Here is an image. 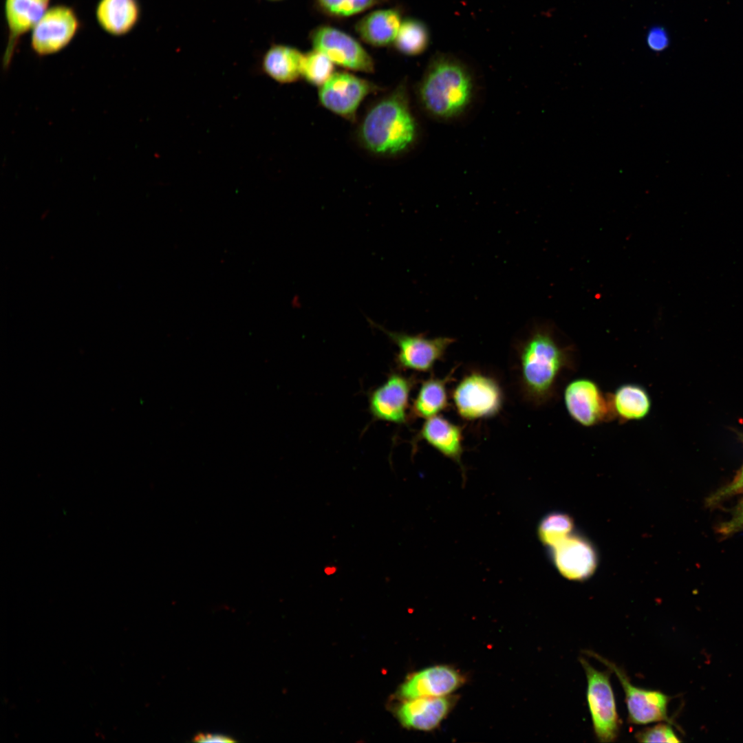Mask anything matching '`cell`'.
Masks as SVG:
<instances>
[{
	"label": "cell",
	"mask_w": 743,
	"mask_h": 743,
	"mask_svg": "<svg viewBox=\"0 0 743 743\" xmlns=\"http://www.w3.org/2000/svg\"><path fill=\"white\" fill-rule=\"evenodd\" d=\"M418 136L407 87L400 84L375 102L366 111L357 130L360 146L381 158H396L408 152Z\"/></svg>",
	"instance_id": "cell-1"
},
{
	"label": "cell",
	"mask_w": 743,
	"mask_h": 743,
	"mask_svg": "<svg viewBox=\"0 0 743 743\" xmlns=\"http://www.w3.org/2000/svg\"><path fill=\"white\" fill-rule=\"evenodd\" d=\"M571 345L561 344L549 325L535 327L518 347L521 385L526 398L540 405L555 394L561 374L574 367Z\"/></svg>",
	"instance_id": "cell-2"
},
{
	"label": "cell",
	"mask_w": 743,
	"mask_h": 743,
	"mask_svg": "<svg viewBox=\"0 0 743 743\" xmlns=\"http://www.w3.org/2000/svg\"><path fill=\"white\" fill-rule=\"evenodd\" d=\"M475 85L468 69L450 57L435 58L428 66L417 87L419 103L429 116L449 120L464 114L471 105Z\"/></svg>",
	"instance_id": "cell-3"
},
{
	"label": "cell",
	"mask_w": 743,
	"mask_h": 743,
	"mask_svg": "<svg viewBox=\"0 0 743 743\" xmlns=\"http://www.w3.org/2000/svg\"><path fill=\"white\" fill-rule=\"evenodd\" d=\"M579 660L586 676V699L594 735L600 742H615L621 722L610 683L611 671H599L585 658L580 657Z\"/></svg>",
	"instance_id": "cell-4"
},
{
	"label": "cell",
	"mask_w": 743,
	"mask_h": 743,
	"mask_svg": "<svg viewBox=\"0 0 743 743\" xmlns=\"http://www.w3.org/2000/svg\"><path fill=\"white\" fill-rule=\"evenodd\" d=\"M457 413L467 420L487 418L499 412L504 396L497 382L478 372L465 376L452 393Z\"/></svg>",
	"instance_id": "cell-5"
},
{
	"label": "cell",
	"mask_w": 743,
	"mask_h": 743,
	"mask_svg": "<svg viewBox=\"0 0 743 743\" xmlns=\"http://www.w3.org/2000/svg\"><path fill=\"white\" fill-rule=\"evenodd\" d=\"M583 652L602 663L617 676L625 693L629 723L638 725L662 721L672 723L667 714L668 704L671 699L670 696L658 690L646 689L632 685L623 668L596 652L590 650Z\"/></svg>",
	"instance_id": "cell-6"
},
{
	"label": "cell",
	"mask_w": 743,
	"mask_h": 743,
	"mask_svg": "<svg viewBox=\"0 0 743 743\" xmlns=\"http://www.w3.org/2000/svg\"><path fill=\"white\" fill-rule=\"evenodd\" d=\"M80 28L81 21L72 7L50 6L31 31V49L39 56L56 54L72 43Z\"/></svg>",
	"instance_id": "cell-7"
},
{
	"label": "cell",
	"mask_w": 743,
	"mask_h": 743,
	"mask_svg": "<svg viewBox=\"0 0 743 743\" xmlns=\"http://www.w3.org/2000/svg\"><path fill=\"white\" fill-rule=\"evenodd\" d=\"M566 410L577 423L594 427L615 418L610 394H604L592 380L579 378L570 382L563 391Z\"/></svg>",
	"instance_id": "cell-8"
},
{
	"label": "cell",
	"mask_w": 743,
	"mask_h": 743,
	"mask_svg": "<svg viewBox=\"0 0 743 743\" xmlns=\"http://www.w3.org/2000/svg\"><path fill=\"white\" fill-rule=\"evenodd\" d=\"M369 321L397 345L396 363L403 370L431 371L435 363L444 358L446 349L455 341L450 337L428 338L424 334L391 332L371 320Z\"/></svg>",
	"instance_id": "cell-9"
},
{
	"label": "cell",
	"mask_w": 743,
	"mask_h": 743,
	"mask_svg": "<svg viewBox=\"0 0 743 743\" xmlns=\"http://www.w3.org/2000/svg\"><path fill=\"white\" fill-rule=\"evenodd\" d=\"M380 88L373 83L349 72H334L319 87L320 104L326 109L347 120H355L356 111L369 94Z\"/></svg>",
	"instance_id": "cell-10"
},
{
	"label": "cell",
	"mask_w": 743,
	"mask_h": 743,
	"mask_svg": "<svg viewBox=\"0 0 743 743\" xmlns=\"http://www.w3.org/2000/svg\"><path fill=\"white\" fill-rule=\"evenodd\" d=\"M314 49L325 54L334 64L349 70L372 73L374 62L352 36L334 27L316 28L310 35Z\"/></svg>",
	"instance_id": "cell-11"
},
{
	"label": "cell",
	"mask_w": 743,
	"mask_h": 743,
	"mask_svg": "<svg viewBox=\"0 0 743 743\" xmlns=\"http://www.w3.org/2000/svg\"><path fill=\"white\" fill-rule=\"evenodd\" d=\"M416 379L398 373L391 374L386 381L375 389L369 397V409L373 418L395 424H405L411 391Z\"/></svg>",
	"instance_id": "cell-12"
},
{
	"label": "cell",
	"mask_w": 743,
	"mask_h": 743,
	"mask_svg": "<svg viewBox=\"0 0 743 743\" xmlns=\"http://www.w3.org/2000/svg\"><path fill=\"white\" fill-rule=\"evenodd\" d=\"M555 567L565 578L583 581L594 572L598 557L594 546L583 536L573 532L550 547Z\"/></svg>",
	"instance_id": "cell-13"
},
{
	"label": "cell",
	"mask_w": 743,
	"mask_h": 743,
	"mask_svg": "<svg viewBox=\"0 0 743 743\" xmlns=\"http://www.w3.org/2000/svg\"><path fill=\"white\" fill-rule=\"evenodd\" d=\"M51 0H4L3 13L7 27V41L3 65L11 63L19 41L31 32L50 8Z\"/></svg>",
	"instance_id": "cell-14"
},
{
	"label": "cell",
	"mask_w": 743,
	"mask_h": 743,
	"mask_svg": "<svg viewBox=\"0 0 743 743\" xmlns=\"http://www.w3.org/2000/svg\"><path fill=\"white\" fill-rule=\"evenodd\" d=\"M464 682V676L453 667L435 665L410 676L402 685L400 693L406 700L446 696L460 687Z\"/></svg>",
	"instance_id": "cell-15"
},
{
	"label": "cell",
	"mask_w": 743,
	"mask_h": 743,
	"mask_svg": "<svg viewBox=\"0 0 743 743\" xmlns=\"http://www.w3.org/2000/svg\"><path fill=\"white\" fill-rule=\"evenodd\" d=\"M452 706L453 701L448 696L407 699L399 707L397 715L404 726L427 731L440 724Z\"/></svg>",
	"instance_id": "cell-16"
},
{
	"label": "cell",
	"mask_w": 743,
	"mask_h": 743,
	"mask_svg": "<svg viewBox=\"0 0 743 743\" xmlns=\"http://www.w3.org/2000/svg\"><path fill=\"white\" fill-rule=\"evenodd\" d=\"M141 12L139 0H99L95 8V18L105 32L120 37L137 26Z\"/></svg>",
	"instance_id": "cell-17"
},
{
	"label": "cell",
	"mask_w": 743,
	"mask_h": 743,
	"mask_svg": "<svg viewBox=\"0 0 743 743\" xmlns=\"http://www.w3.org/2000/svg\"><path fill=\"white\" fill-rule=\"evenodd\" d=\"M424 440L444 456L461 464L462 429L440 416L426 420L415 441Z\"/></svg>",
	"instance_id": "cell-18"
},
{
	"label": "cell",
	"mask_w": 743,
	"mask_h": 743,
	"mask_svg": "<svg viewBox=\"0 0 743 743\" xmlns=\"http://www.w3.org/2000/svg\"><path fill=\"white\" fill-rule=\"evenodd\" d=\"M303 54L298 49L283 44L271 45L261 60V69L268 77L280 84H290L302 78Z\"/></svg>",
	"instance_id": "cell-19"
},
{
	"label": "cell",
	"mask_w": 743,
	"mask_h": 743,
	"mask_svg": "<svg viewBox=\"0 0 743 743\" xmlns=\"http://www.w3.org/2000/svg\"><path fill=\"white\" fill-rule=\"evenodd\" d=\"M402 22L397 10L381 9L369 12L360 19L355 29L365 43L375 47H384L394 42Z\"/></svg>",
	"instance_id": "cell-20"
},
{
	"label": "cell",
	"mask_w": 743,
	"mask_h": 743,
	"mask_svg": "<svg viewBox=\"0 0 743 743\" xmlns=\"http://www.w3.org/2000/svg\"><path fill=\"white\" fill-rule=\"evenodd\" d=\"M610 398L615 418L621 422L644 419L651 411L650 396L638 384L622 385L610 394Z\"/></svg>",
	"instance_id": "cell-21"
},
{
	"label": "cell",
	"mask_w": 743,
	"mask_h": 743,
	"mask_svg": "<svg viewBox=\"0 0 743 743\" xmlns=\"http://www.w3.org/2000/svg\"><path fill=\"white\" fill-rule=\"evenodd\" d=\"M452 375L453 371L442 378L431 377L421 384L411 407V417L428 419L448 407L446 386Z\"/></svg>",
	"instance_id": "cell-22"
},
{
	"label": "cell",
	"mask_w": 743,
	"mask_h": 743,
	"mask_svg": "<svg viewBox=\"0 0 743 743\" xmlns=\"http://www.w3.org/2000/svg\"><path fill=\"white\" fill-rule=\"evenodd\" d=\"M429 34L425 25L415 19L403 21L394 44L396 49L407 56L422 53L428 46Z\"/></svg>",
	"instance_id": "cell-23"
},
{
	"label": "cell",
	"mask_w": 743,
	"mask_h": 743,
	"mask_svg": "<svg viewBox=\"0 0 743 743\" xmlns=\"http://www.w3.org/2000/svg\"><path fill=\"white\" fill-rule=\"evenodd\" d=\"M574 523L567 514L553 512L547 514L539 522L538 535L541 541L552 547L572 533Z\"/></svg>",
	"instance_id": "cell-24"
},
{
	"label": "cell",
	"mask_w": 743,
	"mask_h": 743,
	"mask_svg": "<svg viewBox=\"0 0 743 743\" xmlns=\"http://www.w3.org/2000/svg\"><path fill=\"white\" fill-rule=\"evenodd\" d=\"M334 73V63L323 52L313 49L303 54L302 78L309 84L320 87Z\"/></svg>",
	"instance_id": "cell-25"
},
{
	"label": "cell",
	"mask_w": 743,
	"mask_h": 743,
	"mask_svg": "<svg viewBox=\"0 0 743 743\" xmlns=\"http://www.w3.org/2000/svg\"><path fill=\"white\" fill-rule=\"evenodd\" d=\"M385 0H316L321 10L327 14L347 17L362 12Z\"/></svg>",
	"instance_id": "cell-26"
},
{
	"label": "cell",
	"mask_w": 743,
	"mask_h": 743,
	"mask_svg": "<svg viewBox=\"0 0 743 743\" xmlns=\"http://www.w3.org/2000/svg\"><path fill=\"white\" fill-rule=\"evenodd\" d=\"M634 737L639 742H680L681 741L672 727L665 723L645 727L637 731Z\"/></svg>",
	"instance_id": "cell-27"
},
{
	"label": "cell",
	"mask_w": 743,
	"mask_h": 743,
	"mask_svg": "<svg viewBox=\"0 0 743 743\" xmlns=\"http://www.w3.org/2000/svg\"><path fill=\"white\" fill-rule=\"evenodd\" d=\"M743 493V464L733 478L726 484L711 493L706 499L708 507L720 505L726 499Z\"/></svg>",
	"instance_id": "cell-28"
},
{
	"label": "cell",
	"mask_w": 743,
	"mask_h": 743,
	"mask_svg": "<svg viewBox=\"0 0 743 743\" xmlns=\"http://www.w3.org/2000/svg\"><path fill=\"white\" fill-rule=\"evenodd\" d=\"M743 530V497L733 508L730 518L718 525L717 532L724 537Z\"/></svg>",
	"instance_id": "cell-29"
},
{
	"label": "cell",
	"mask_w": 743,
	"mask_h": 743,
	"mask_svg": "<svg viewBox=\"0 0 743 743\" xmlns=\"http://www.w3.org/2000/svg\"><path fill=\"white\" fill-rule=\"evenodd\" d=\"M649 47L655 51L665 50L669 44V35L665 28L656 27L652 29L647 35Z\"/></svg>",
	"instance_id": "cell-30"
},
{
	"label": "cell",
	"mask_w": 743,
	"mask_h": 743,
	"mask_svg": "<svg viewBox=\"0 0 743 743\" xmlns=\"http://www.w3.org/2000/svg\"><path fill=\"white\" fill-rule=\"evenodd\" d=\"M194 741L200 742H233L234 740L230 737H227L218 734H204L200 733L194 738Z\"/></svg>",
	"instance_id": "cell-31"
},
{
	"label": "cell",
	"mask_w": 743,
	"mask_h": 743,
	"mask_svg": "<svg viewBox=\"0 0 743 743\" xmlns=\"http://www.w3.org/2000/svg\"><path fill=\"white\" fill-rule=\"evenodd\" d=\"M268 1H280V0H268Z\"/></svg>",
	"instance_id": "cell-32"
}]
</instances>
